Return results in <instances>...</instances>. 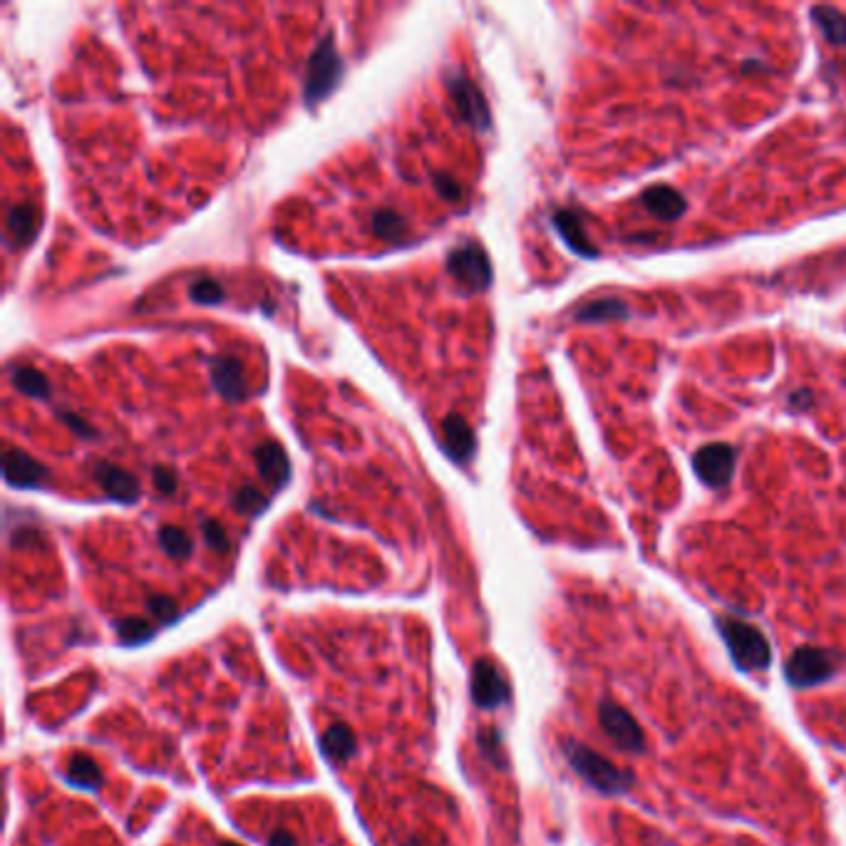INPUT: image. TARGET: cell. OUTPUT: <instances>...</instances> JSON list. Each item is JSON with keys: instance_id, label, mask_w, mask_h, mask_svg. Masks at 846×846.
I'll use <instances>...</instances> for the list:
<instances>
[{"instance_id": "obj_1", "label": "cell", "mask_w": 846, "mask_h": 846, "mask_svg": "<svg viewBox=\"0 0 846 846\" xmlns=\"http://www.w3.org/2000/svg\"><path fill=\"white\" fill-rule=\"evenodd\" d=\"M564 752H566V757H569L571 767H574V770L579 772V775L584 777L588 784H593L596 789H601V792H606V794L623 792V789L628 787V782H631V775H628V772L618 770V767L611 765L606 757H601L598 752L588 750L586 745H579V742H569V745H564Z\"/></svg>"}, {"instance_id": "obj_2", "label": "cell", "mask_w": 846, "mask_h": 846, "mask_svg": "<svg viewBox=\"0 0 846 846\" xmlns=\"http://www.w3.org/2000/svg\"><path fill=\"white\" fill-rule=\"evenodd\" d=\"M720 633L727 641V646H730V653L737 660V665L747 670H762L770 665V646H767L765 636L755 626L737 621V618H722Z\"/></svg>"}, {"instance_id": "obj_3", "label": "cell", "mask_w": 846, "mask_h": 846, "mask_svg": "<svg viewBox=\"0 0 846 846\" xmlns=\"http://www.w3.org/2000/svg\"><path fill=\"white\" fill-rule=\"evenodd\" d=\"M735 464V450H732L730 445H725V442H713V445L700 447L693 457L695 474L713 489L725 487V484L730 482L732 472H735Z\"/></svg>"}, {"instance_id": "obj_4", "label": "cell", "mask_w": 846, "mask_h": 846, "mask_svg": "<svg viewBox=\"0 0 846 846\" xmlns=\"http://www.w3.org/2000/svg\"><path fill=\"white\" fill-rule=\"evenodd\" d=\"M598 720H601V727L606 730V735L616 742L618 747L628 752H641L643 750V730L638 727V722L633 720V715L628 710L618 708L616 703H603L598 708Z\"/></svg>"}, {"instance_id": "obj_5", "label": "cell", "mask_w": 846, "mask_h": 846, "mask_svg": "<svg viewBox=\"0 0 846 846\" xmlns=\"http://www.w3.org/2000/svg\"><path fill=\"white\" fill-rule=\"evenodd\" d=\"M829 675H832V660H829L827 653L817 651V648H799L787 663V678L797 688L827 680Z\"/></svg>"}, {"instance_id": "obj_6", "label": "cell", "mask_w": 846, "mask_h": 846, "mask_svg": "<svg viewBox=\"0 0 846 846\" xmlns=\"http://www.w3.org/2000/svg\"><path fill=\"white\" fill-rule=\"evenodd\" d=\"M447 266H450V271L455 273L459 281L467 283L469 288H484L489 283V276H492L487 256L474 244L457 249L455 254L450 256V261H447Z\"/></svg>"}, {"instance_id": "obj_7", "label": "cell", "mask_w": 846, "mask_h": 846, "mask_svg": "<svg viewBox=\"0 0 846 846\" xmlns=\"http://www.w3.org/2000/svg\"><path fill=\"white\" fill-rule=\"evenodd\" d=\"M641 201L653 216H658V219L663 221L678 219V216L685 211L683 196H680V192H675L673 187H665V184H658V187L648 189Z\"/></svg>"}, {"instance_id": "obj_8", "label": "cell", "mask_w": 846, "mask_h": 846, "mask_svg": "<svg viewBox=\"0 0 846 846\" xmlns=\"http://www.w3.org/2000/svg\"><path fill=\"white\" fill-rule=\"evenodd\" d=\"M507 698V685L499 678L497 670L492 665L482 663L474 670V700L484 708H492V705L502 703Z\"/></svg>"}, {"instance_id": "obj_9", "label": "cell", "mask_w": 846, "mask_h": 846, "mask_svg": "<svg viewBox=\"0 0 846 846\" xmlns=\"http://www.w3.org/2000/svg\"><path fill=\"white\" fill-rule=\"evenodd\" d=\"M812 20L832 45H846V15L832 5H817Z\"/></svg>"}, {"instance_id": "obj_10", "label": "cell", "mask_w": 846, "mask_h": 846, "mask_svg": "<svg viewBox=\"0 0 846 846\" xmlns=\"http://www.w3.org/2000/svg\"><path fill=\"white\" fill-rule=\"evenodd\" d=\"M97 477H100L102 487H105L112 497L122 499V502H132V499L137 497V482H134V477H130V474L122 472V469L112 467V464H100V467H97Z\"/></svg>"}, {"instance_id": "obj_11", "label": "cell", "mask_w": 846, "mask_h": 846, "mask_svg": "<svg viewBox=\"0 0 846 846\" xmlns=\"http://www.w3.org/2000/svg\"><path fill=\"white\" fill-rule=\"evenodd\" d=\"M554 221H556V229L561 231L564 241L571 246V249L576 251V254H581V256H596L598 254V251L593 249L591 244H588L586 231H584V226H581L579 216L571 214V211H559Z\"/></svg>"}, {"instance_id": "obj_12", "label": "cell", "mask_w": 846, "mask_h": 846, "mask_svg": "<svg viewBox=\"0 0 846 846\" xmlns=\"http://www.w3.org/2000/svg\"><path fill=\"white\" fill-rule=\"evenodd\" d=\"M452 90H455V97H457V102H459V107H462L464 115H467L472 122L487 125L489 112H487V105H484V100L479 97V92L464 80L452 82Z\"/></svg>"}, {"instance_id": "obj_13", "label": "cell", "mask_w": 846, "mask_h": 846, "mask_svg": "<svg viewBox=\"0 0 846 846\" xmlns=\"http://www.w3.org/2000/svg\"><path fill=\"white\" fill-rule=\"evenodd\" d=\"M40 474H43V467L35 464L30 457L15 455V452H10V455L5 457V477H8L13 484L30 487V484L40 482Z\"/></svg>"}, {"instance_id": "obj_14", "label": "cell", "mask_w": 846, "mask_h": 846, "mask_svg": "<svg viewBox=\"0 0 846 846\" xmlns=\"http://www.w3.org/2000/svg\"><path fill=\"white\" fill-rule=\"evenodd\" d=\"M628 316V306L618 298H603V301L588 303L579 311V321L598 323V321H618Z\"/></svg>"}, {"instance_id": "obj_15", "label": "cell", "mask_w": 846, "mask_h": 846, "mask_svg": "<svg viewBox=\"0 0 846 846\" xmlns=\"http://www.w3.org/2000/svg\"><path fill=\"white\" fill-rule=\"evenodd\" d=\"M259 462H261L263 477H266L268 482L278 484L288 477V459L286 455H283L281 447L273 445V442H268V445L261 447Z\"/></svg>"}, {"instance_id": "obj_16", "label": "cell", "mask_w": 846, "mask_h": 846, "mask_svg": "<svg viewBox=\"0 0 846 846\" xmlns=\"http://www.w3.org/2000/svg\"><path fill=\"white\" fill-rule=\"evenodd\" d=\"M333 80H335V55L330 53V45H326V50H323V53L316 58V63H313L308 95L311 97L323 95V92L333 85Z\"/></svg>"}, {"instance_id": "obj_17", "label": "cell", "mask_w": 846, "mask_h": 846, "mask_svg": "<svg viewBox=\"0 0 846 846\" xmlns=\"http://www.w3.org/2000/svg\"><path fill=\"white\" fill-rule=\"evenodd\" d=\"M445 445L447 450L459 459L472 455L474 450L472 432H469V427L464 425L462 420H457V417H452V420L445 422Z\"/></svg>"}, {"instance_id": "obj_18", "label": "cell", "mask_w": 846, "mask_h": 846, "mask_svg": "<svg viewBox=\"0 0 846 846\" xmlns=\"http://www.w3.org/2000/svg\"><path fill=\"white\" fill-rule=\"evenodd\" d=\"M216 388H221L226 395H239L244 390V380H241V370L234 360H221L214 368Z\"/></svg>"}, {"instance_id": "obj_19", "label": "cell", "mask_w": 846, "mask_h": 846, "mask_svg": "<svg viewBox=\"0 0 846 846\" xmlns=\"http://www.w3.org/2000/svg\"><path fill=\"white\" fill-rule=\"evenodd\" d=\"M159 536H162L164 551H167L169 556H174V559H184V556L192 554V541H189V536L184 534V531L167 526Z\"/></svg>"}, {"instance_id": "obj_20", "label": "cell", "mask_w": 846, "mask_h": 846, "mask_svg": "<svg viewBox=\"0 0 846 846\" xmlns=\"http://www.w3.org/2000/svg\"><path fill=\"white\" fill-rule=\"evenodd\" d=\"M375 231H378L383 239H400V236L405 234V224H402L400 216L392 214V211H380V214L375 216Z\"/></svg>"}, {"instance_id": "obj_21", "label": "cell", "mask_w": 846, "mask_h": 846, "mask_svg": "<svg viewBox=\"0 0 846 846\" xmlns=\"http://www.w3.org/2000/svg\"><path fill=\"white\" fill-rule=\"evenodd\" d=\"M8 226L13 229L15 239H30V236L35 234L33 211H30V209H15L13 214H10Z\"/></svg>"}, {"instance_id": "obj_22", "label": "cell", "mask_w": 846, "mask_h": 846, "mask_svg": "<svg viewBox=\"0 0 846 846\" xmlns=\"http://www.w3.org/2000/svg\"><path fill=\"white\" fill-rule=\"evenodd\" d=\"M18 385L25 392H33V395H45V392H48V385H45L43 375H38L35 370H20Z\"/></svg>"}, {"instance_id": "obj_23", "label": "cell", "mask_w": 846, "mask_h": 846, "mask_svg": "<svg viewBox=\"0 0 846 846\" xmlns=\"http://www.w3.org/2000/svg\"><path fill=\"white\" fill-rule=\"evenodd\" d=\"M192 296L196 298V301H216V298L221 296V291L219 286H214L211 281H201L192 288Z\"/></svg>"}]
</instances>
